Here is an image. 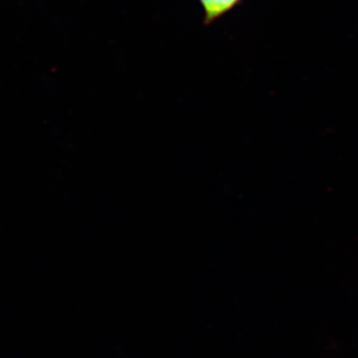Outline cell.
I'll return each instance as SVG.
<instances>
[{"mask_svg":"<svg viewBox=\"0 0 358 358\" xmlns=\"http://www.w3.org/2000/svg\"><path fill=\"white\" fill-rule=\"evenodd\" d=\"M242 1L243 0H199L203 10V24L211 25L239 6Z\"/></svg>","mask_w":358,"mask_h":358,"instance_id":"1","label":"cell"}]
</instances>
